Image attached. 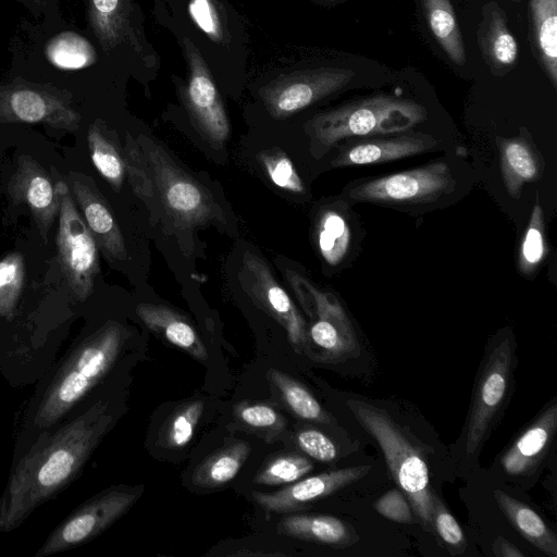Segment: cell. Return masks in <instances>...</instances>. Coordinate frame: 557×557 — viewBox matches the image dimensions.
Instances as JSON below:
<instances>
[{
  "label": "cell",
  "instance_id": "1",
  "mask_svg": "<svg viewBox=\"0 0 557 557\" xmlns=\"http://www.w3.org/2000/svg\"><path fill=\"white\" fill-rule=\"evenodd\" d=\"M113 419L109 404L99 400L53 433L39 434L12 471L1 498L3 532L20 527L77 478Z\"/></svg>",
  "mask_w": 557,
  "mask_h": 557
},
{
  "label": "cell",
  "instance_id": "2",
  "mask_svg": "<svg viewBox=\"0 0 557 557\" xmlns=\"http://www.w3.org/2000/svg\"><path fill=\"white\" fill-rule=\"evenodd\" d=\"M123 343L122 325L108 322L71 352L37 406L33 426L39 434L54 426L108 374Z\"/></svg>",
  "mask_w": 557,
  "mask_h": 557
},
{
  "label": "cell",
  "instance_id": "3",
  "mask_svg": "<svg viewBox=\"0 0 557 557\" xmlns=\"http://www.w3.org/2000/svg\"><path fill=\"white\" fill-rule=\"evenodd\" d=\"M351 413L377 442L389 472L409 500L425 531L432 532L435 496L431 491L429 469L419 449L388 413L369 403L347 400Z\"/></svg>",
  "mask_w": 557,
  "mask_h": 557
},
{
  "label": "cell",
  "instance_id": "4",
  "mask_svg": "<svg viewBox=\"0 0 557 557\" xmlns=\"http://www.w3.org/2000/svg\"><path fill=\"white\" fill-rule=\"evenodd\" d=\"M425 119L421 104L381 95L320 113L306 127L314 144L330 148L346 138L403 133Z\"/></svg>",
  "mask_w": 557,
  "mask_h": 557
},
{
  "label": "cell",
  "instance_id": "5",
  "mask_svg": "<svg viewBox=\"0 0 557 557\" xmlns=\"http://www.w3.org/2000/svg\"><path fill=\"white\" fill-rule=\"evenodd\" d=\"M137 140L152 182L151 213L161 214L180 231H189L216 219V205L197 180L150 138L141 136Z\"/></svg>",
  "mask_w": 557,
  "mask_h": 557
},
{
  "label": "cell",
  "instance_id": "6",
  "mask_svg": "<svg viewBox=\"0 0 557 557\" xmlns=\"http://www.w3.org/2000/svg\"><path fill=\"white\" fill-rule=\"evenodd\" d=\"M285 276L302 310L310 318L309 343L322 351L323 360H341L359 352L352 324L338 299L304 275L286 270Z\"/></svg>",
  "mask_w": 557,
  "mask_h": 557
},
{
  "label": "cell",
  "instance_id": "7",
  "mask_svg": "<svg viewBox=\"0 0 557 557\" xmlns=\"http://www.w3.org/2000/svg\"><path fill=\"white\" fill-rule=\"evenodd\" d=\"M55 185L60 202L58 260L74 296L85 300L91 295L99 273V248L77 210L69 185L64 181H58Z\"/></svg>",
  "mask_w": 557,
  "mask_h": 557
},
{
  "label": "cell",
  "instance_id": "8",
  "mask_svg": "<svg viewBox=\"0 0 557 557\" xmlns=\"http://www.w3.org/2000/svg\"><path fill=\"white\" fill-rule=\"evenodd\" d=\"M143 486H112L82 504L48 535L36 557H47L83 545L113 524L139 498Z\"/></svg>",
  "mask_w": 557,
  "mask_h": 557
},
{
  "label": "cell",
  "instance_id": "9",
  "mask_svg": "<svg viewBox=\"0 0 557 557\" xmlns=\"http://www.w3.org/2000/svg\"><path fill=\"white\" fill-rule=\"evenodd\" d=\"M515 358V343L508 336L495 341L487 349L478 375L466 432V453L481 446L507 395Z\"/></svg>",
  "mask_w": 557,
  "mask_h": 557
},
{
  "label": "cell",
  "instance_id": "10",
  "mask_svg": "<svg viewBox=\"0 0 557 557\" xmlns=\"http://www.w3.org/2000/svg\"><path fill=\"white\" fill-rule=\"evenodd\" d=\"M81 114L64 89L15 78L0 85V122L41 123L52 128L75 132Z\"/></svg>",
  "mask_w": 557,
  "mask_h": 557
},
{
  "label": "cell",
  "instance_id": "11",
  "mask_svg": "<svg viewBox=\"0 0 557 557\" xmlns=\"http://www.w3.org/2000/svg\"><path fill=\"white\" fill-rule=\"evenodd\" d=\"M455 180L445 161L372 178L352 187L349 197L376 203L432 202L454 189Z\"/></svg>",
  "mask_w": 557,
  "mask_h": 557
},
{
  "label": "cell",
  "instance_id": "12",
  "mask_svg": "<svg viewBox=\"0 0 557 557\" xmlns=\"http://www.w3.org/2000/svg\"><path fill=\"white\" fill-rule=\"evenodd\" d=\"M239 282L250 299L285 330L294 350L304 352L309 346L306 321L269 264L258 255L245 251Z\"/></svg>",
  "mask_w": 557,
  "mask_h": 557
},
{
  "label": "cell",
  "instance_id": "13",
  "mask_svg": "<svg viewBox=\"0 0 557 557\" xmlns=\"http://www.w3.org/2000/svg\"><path fill=\"white\" fill-rule=\"evenodd\" d=\"M354 75L333 67L298 71L273 81L260 96L274 119H285L343 88Z\"/></svg>",
  "mask_w": 557,
  "mask_h": 557
},
{
  "label": "cell",
  "instance_id": "14",
  "mask_svg": "<svg viewBox=\"0 0 557 557\" xmlns=\"http://www.w3.org/2000/svg\"><path fill=\"white\" fill-rule=\"evenodd\" d=\"M189 63L186 104L197 128L213 147H222L230 136V122L220 94L199 51L185 39Z\"/></svg>",
  "mask_w": 557,
  "mask_h": 557
},
{
  "label": "cell",
  "instance_id": "15",
  "mask_svg": "<svg viewBox=\"0 0 557 557\" xmlns=\"http://www.w3.org/2000/svg\"><path fill=\"white\" fill-rule=\"evenodd\" d=\"M14 203L28 209L44 240L59 214V193L46 170L32 157L21 156L8 183Z\"/></svg>",
  "mask_w": 557,
  "mask_h": 557
},
{
  "label": "cell",
  "instance_id": "16",
  "mask_svg": "<svg viewBox=\"0 0 557 557\" xmlns=\"http://www.w3.org/2000/svg\"><path fill=\"white\" fill-rule=\"evenodd\" d=\"M371 466H356L323 472L283 487L276 492H253L252 497L261 508L270 512H288L299 509L313 500L327 497L333 493L359 481Z\"/></svg>",
  "mask_w": 557,
  "mask_h": 557
},
{
  "label": "cell",
  "instance_id": "17",
  "mask_svg": "<svg viewBox=\"0 0 557 557\" xmlns=\"http://www.w3.org/2000/svg\"><path fill=\"white\" fill-rule=\"evenodd\" d=\"M69 180L72 197L75 199L98 248L111 262L125 260L127 257L125 240L106 199L88 177L71 173Z\"/></svg>",
  "mask_w": 557,
  "mask_h": 557
},
{
  "label": "cell",
  "instance_id": "18",
  "mask_svg": "<svg viewBox=\"0 0 557 557\" xmlns=\"http://www.w3.org/2000/svg\"><path fill=\"white\" fill-rule=\"evenodd\" d=\"M436 145V139L424 134L363 139L346 146L332 161V165L351 166L391 162L423 153Z\"/></svg>",
  "mask_w": 557,
  "mask_h": 557
},
{
  "label": "cell",
  "instance_id": "19",
  "mask_svg": "<svg viewBox=\"0 0 557 557\" xmlns=\"http://www.w3.org/2000/svg\"><path fill=\"white\" fill-rule=\"evenodd\" d=\"M556 426L557 403L554 400L502 456L504 471L509 475L533 471L547 454Z\"/></svg>",
  "mask_w": 557,
  "mask_h": 557
},
{
  "label": "cell",
  "instance_id": "20",
  "mask_svg": "<svg viewBox=\"0 0 557 557\" xmlns=\"http://www.w3.org/2000/svg\"><path fill=\"white\" fill-rule=\"evenodd\" d=\"M136 313L151 331L197 360L205 361L208 350L190 322L180 312L164 305L143 302Z\"/></svg>",
  "mask_w": 557,
  "mask_h": 557
},
{
  "label": "cell",
  "instance_id": "21",
  "mask_svg": "<svg viewBox=\"0 0 557 557\" xmlns=\"http://www.w3.org/2000/svg\"><path fill=\"white\" fill-rule=\"evenodd\" d=\"M280 534L336 548L358 542L355 530L342 519L325 515H289L277 524Z\"/></svg>",
  "mask_w": 557,
  "mask_h": 557
},
{
  "label": "cell",
  "instance_id": "22",
  "mask_svg": "<svg viewBox=\"0 0 557 557\" xmlns=\"http://www.w3.org/2000/svg\"><path fill=\"white\" fill-rule=\"evenodd\" d=\"M494 498L511 525L532 545L549 557H557V537L544 520L528 504L502 490Z\"/></svg>",
  "mask_w": 557,
  "mask_h": 557
},
{
  "label": "cell",
  "instance_id": "23",
  "mask_svg": "<svg viewBox=\"0 0 557 557\" xmlns=\"http://www.w3.org/2000/svg\"><path fill=\"white\" fill-rule=\"evenodd\" d=\"M499 157L505 187L512 198L518 199L522 187L541 176L539 158L522 137L502 139Z\"/></svg>",
  "mask_w": 557,
  "mask_h": 557
},
{
  "label": "cell",
  "instance_id": "24",
  "mask_svg": "<svg viewBox=\"0 0 557 557\" xmlns=\"http://www.w3.org/2000/svg\"><path fill=\"white\" fill-rule=\"evenodd\" d=\"M251 453L250 444L235 441L208 456L193 472L191 482L202 488H215L232 481Z\"/></svg>",
  "mask_w": 557,
  "mask_h": 557
},
{
  "label": "cell",
  "instance_id": "25",
  "mask_svg": "<svg viewBox=\"0 0 557 557\" xmlns=\"http://www.w3.org/2000/svg\"><path fill=\"white\" fill-rule=\"evenodd\" d=\"M88 18L103 50L109 52L123 39L127 24V0H87Z\"/></svg>",
  "mask_w": 557,
  "mask_h": 557
},
{
  "label": "cell",
  "instance_id": "26",
  "mask_svg": "<svg viewBox=\"0 0 557 557\" xmlns=\"http://www.w3.org/2000/svg\"><path fill=\"white\" fill-rule=\"evenodd\" d=\"M423 10L438 44L457 64L466 61V53L454 9L448 0H423Z\"/></svg>",
  "mask_w": 557,
  "mask_h": 557
},
{
  "label": "cell",
  "instance_id": "27",
  "mask_svg": "<svg viewBox=\"0 0 557 557\" xmlns=\"http://www.w3.org/2000/svg\"><path fill=\"white\" fill-rule=\"evenodd\" d=\"M87 141L92 164L110 186L120 191L126 173L124 156L98 121L90 124Z\"/></svg>",
  "mask_w": 557,
  "mask_h": 557
},
{
  "label": "cell",
  "instance_id": "28",
  "mask_svg": "<svg viewBox=\"0 0 557 557\" xmlns=\"http://www.w3.org/2000/svg\"><path fill=\"white\" fill-rule=\"evenodd\" d=\"M536 42L554 86L557 84V0H531Z\"/></svg>",
  "mask_w": 557,
  "mask_h": 557
},
{
  "label": "cell",
  "instance_id": "29",
  "mask_svg": "<svg viewBox=\"0 0 557 557\" xmlns=\"http://www.w3.org/2000/svg\"><path fill=\"white\" fill-rule=\"evenodd\" d=\"M267 376L295 416L320 423L330 422V416L299 381L273 368L269 369Z\"/></svg>",
  "mask_w": 557,
  "mask_h": 557
},
{
  "label": "cell",
  "instance_id": "30",
  "mask_svg": "<svg viewBox=\"0 0 557 557\" xmlns=\"http://www.w3.org/2000/svg\"><path fill=\"white\" fill-rule=\"evenodd\" d=\"M45 52L48 61L61 70H82L97 60L92 45L74 32H62L50 38Z\"/></svg>",
  "mask_w": 557,
  "mask_h": 557
},
{
  "label": "cell",
  "instance_id": "31",
  "mask_svg": "<svg viewBox=\"0 0 557 557\" xmlns=\"http://www.w3.org/2000/svg\"><path fill=\"white\" fill-rule=\"evenodd\" d=\"M317 240L324 261L330 265L339 264L350 245V228L345 216L334 209L323 211L317 225Z\"/></svg>",
  "mask_w": 557,
  "mask_h": 557
},
{
  "label": "cell",
  "instance_id": "32",
  "mask_svg": "<svg viewBox=\"0 0 557 557\" xmlns=\"http://www.w3.org/2000/svg\"><path fill=\"white\" fill-rule=\"evenodd\" d=\"M202 412V400H190L178 406L164 422L159 435V444L166 448L187 445Z\"/></svg>",
  "mask_w": 557,
  "mask_h": 557
},
{
  "label": "cell",
  "instance_id": "33",
  "mask_svg": "<svg viewBox=\"0 0 557 557\" xmlns=\"http://www.w3.org/2000/svg\"><path fill=\"white\" fill-rule=\"evenodd\" d=\"M26 268L20 251L8 253L0 260V317L11 319L25 284Z\"/></svg>",
  "mask_w": 557,
  "mask_h": 557
},
{
  "label": "cell",
  "instance_id": "34",
  "mask_svg": "<svg viewBox=\"0 0 557 557\" xmlns=\"http://www.w3.org/2000/svg\"><path fill=\"white\" fill-rule=\"evenodd\" d=\"M235 419L248 430L273 440L286 426V420L273 407L262 403L242 401L234 408Z\"/></svg>",
  "mask_w": 557,
  "mask_h": 557
},
{
  "label": "cell",
  "instance_id": "35",
  "mask_svg": "<svg viewBox=\"0 0 557 557\" xmlns=\"http://www.w3.org/2000/svg\"><path fill=\"white\" fill-rule=\"evenodd\" d=\"M547 253L544 236V215L541 205L536 201L523 235L519 251L520 272L532 274Z\"/></svg>",
  "mask_w": 557,
  "mask_h": 557
},
{
  "label": "cell",
  "instance_id": "36",
  "mask_svg": "<svg viewBox=\"0 0 557 557\" xmlns=\"http://www.w3.org/2000/svg\"><path fill=\"white\" fill-rule=\"evenodd\" d=\"M312 469V462L300 455H282L269 461L255 475L253 482L262 485L292 483L309 473Z\"/></svg>",
  "mask_w": 557,
  "mask_h": 557
},
{
  "label": "cell",
  "instance_id": "37",
  "mask_svg": "<svg viewBox=\"0 0 557 557\" xmlns=\"http://www.w3.org/2000/svg\"><path fill=\"white\" fill-rule=\"evenodd\" d=\"M258 159L271 182L289 193L302 194L304 183L292 160L277 148L261 151Z\"/></svg>",
  "mask_w": 557,
  "mask_h": 557
},
{
  "label": "cell",
  "instance_id": "38",
  "mask_svg": "<svg viewBox=\"0 0 557 557\" xmlns=\"http://www.w3.org/2000/svg\"><path fill=\"white\" fill-rule=\"evenodd\" d=\"M487 30L485 52L488 58L500 65H511L518 55V46L513 36L507 30L504 20L496 16Z\"/></svg>",
  "mask_w": 557,
  "mask_h": 557
},
{
  "label": "cell",
  "instance_id": "39",
  "mask_svg": "<svg viewBox=\"0 0 557 557\" xmlns=\"http://www.w3.org/2000/svg\"><path fill=\"white\" fill-rule=\"evenodd\" d=\"M433 529L447 545L451 555L465 552L467 542L460 525L436 496L434 499Z\"/></svg>",
  "mask_w": 557,
  "mask_h": 557
},
{
  "label": "cell",
  "instance_id": "40",
  "mask_svg": "<svg viewBox=\"0 0 557 557\" xmlns=\"http://www.w3.org/2000/svg\"><path fill=\"white\" fill-rule=\"evenodd\" d=\"M373 508L383 517L398 523H416L417 518L405 494L392 488L373 503Z\"/></svg>",
  "mask_w": 557,
  "mask_h": 557
},
{
  "label": "cell",
  "instance_id": "41",
  "mask_svg": "<svg viewBox=\"0 0 557 557\" xmlns=\"http://www.w3.org/2000/svg\"><path fill=\"white\" fill-rule=\"evenodd\" d=\"M299 448L311 458L321 462H331L337 457L334 443L322 432L314 429L299 431L296 435Z\"/></svg>",
  "mask_w": 557,
  "mask_h": 557
},
{
  "label": "cell",
  "instance_id": "42",
  "mask_svg": "<svg viewBox=\"0 0 557 557\" xmlns=\"http://www.w3.org/2000/svg\"><path fill=\"white\" fill-rule=\"evenodd\" d=\"M189 13L198 27L210 37L220 42L223 39V28L212 0H190Z\"/></svg>",
  "mask_w": 557,
  "mask_h": 557
},
{
  "label": "cell",
  "instance_id": "43",
  "mask_svg": "<svg viewBox=\"0 0 557 557\" xmlns=\"http://www.w3.org/2000/svg\"><path fill=\"white\" fill-rule=\"evenodd\" d=\"M492 552L500 557H523L524 554L507 539L497 536L492 545Z\"/></svg>",
  "mask_w": 557,
  "mask_h": 557
},
{
  "label": "cell",
  "instance_id": "44",
  "mask_svg": "<svg viewBox=\"0 0 557 557\" xmlns=\"http://www.w3.org/2000/svg\"><path fill=\"white\" fill-rule=\"evenodd\" d=\"M17 1H21V2H23L25 4H34L35 5V4L42 3L44 0H17Z\"/></svg>",
  "mask_w": 557,
  "mask_h": 557
},
{
  "label": "cell",
  "instance_id": "45",
  "mask_svg": "<svg viewBox=\"0 0 557 557\" xmlns=\"http://www.w3.org/2000/svg\"><path fill=\"white\" fill-rule=\"evenodd\" d=\"M3 532L2 530V502L0 498V533Z\"/></svg>",
  "mask_w": 557,
  "mask_h": 557
},
{
  "label": "cell",
  "instance_id": "46",
  "mask_svg": "<svg viewBox=\"0 0 557 557\" xmlns=\"http://www.w3.org/2000/svg\"><path fill=\"white\" fill-rule=\"evenodd\" d=\"M323 1H335V0H323Z\"/></svg>",
  "mask_w": 557,
  "mask_h": 557
}]
</instances>
